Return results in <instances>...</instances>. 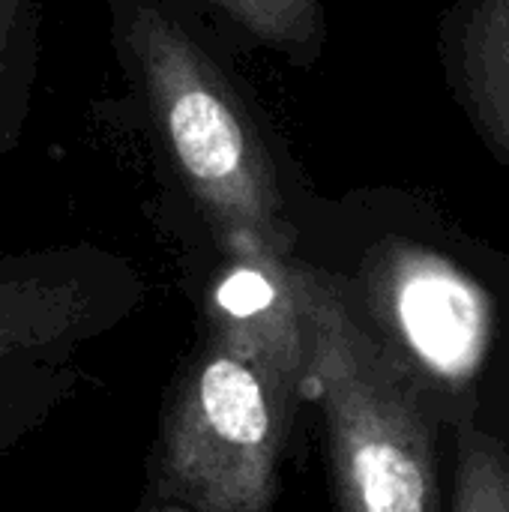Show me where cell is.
Masks as SVG:
<instances>
[{
    "mask_svg": "<svg viewBox=\"0 0 509 512\" xmlns=\"http://www.w3.org/2000/svg\"><path fill=\"white\" fill-rule=\"evenodd\" d=\"M108 6L117 57L183 186L231 240L249 237L285 255L291 234L276 168L243 93L174 0Z\"/></svg>",
    "mask_w": 509,
    "mask_h": 512,
    "instance_id": "1",
    "label": "cell"
},
{
    "mask_svg": "<svg viewBox=\"0 0 509 512\" xmlns=\"http://www.w3.org/2000/svg\"><path fill=\"white\" fill-rule=\"evenodd\" d=\"M291 273L342 512H441L432 435L411 378L357 324L327 276L309 267Z\"/></svg>",
    "mask_w": 509,
    "mask_h": 512,
    "instance_id": "2",
    "label": "cell"
},
{
    "mask_svg": "<svg viewBox=\"0 0 509 512\" xmlns=\"http://www.w3.org/2000/svg\"><path fill=\"white\" fill-rule=\"evenodd\" d=\"M285 432L267 384L216 348L171 408L162 474L192 510L267 512Z\"/></svg>",
    "mask_w": 509,
    "mask_h": 512,
    "instance_id": "3",
    "label": "cell"
},
{
    "mask_svg": "<svg viewBox=\"0 0 509 512\" xmlns=\"http://www.w3.org/2000/svg\"><path fill=\"white\" fill-rule=\"evenodd\" d=\"M375 306L432 378L465 384L486 360L492 315L483 288L447 258L393 246L372 273Z\"/></svg>",
    "mask_w": 509,
    "mask_h": 512,
    "instance_id": "4",
    "label": "cell"
},
{
    "mask_svg": "<svg viewBox=\"0 0 509 512\" xmlns=\"http://www.w3.org/2000/svg\"><path fill=\"white\" fill-rule=\"evenodd\" d=\"M231 261L213 288L216 348L246 363L270 390L291 426L309 378L306 324L294 273L282 255L258 240H231Z\"/></svg>",
    "mask_w": 509,
    "mask_h": 512,
    "instance_id": "5",
    "label": "cell"
},
{
    "mask_svg": "<svg viewBox=\"0 0 509 512\" xmlns=\"http://www.w3.org/2000/svg\"><path fill=\"white\" fill-rule=\"evenodd\" d=\"M105 273L90 249L0 258V372L42 366L81 342L102 306Z\"/></svg>",
    "mask_w": 509,
    "mask_h": 512,
    "instance_id": "6",
    "label": "cell"
},
{
    "mask_svg": "<svg viewBox=\"0 0 509 512\" xmlns=\"http://www.w3.org/2000/svg\"><path fill=\"white\" fill-rule=\"evenodd\" d=\"M42 66V3L0 0V153L21 144Z\"/></svg>",
    "mask_w": 509,
    "mask_h": 512,
    "instance_id": "7",
    "label": "cell"
},
{
    "mask_svg": "<svg viewBox=\"0 0 509 512\" xmlns=\"http://www.w3.org/2000/svg\"><path fill=\"white\" fill-rule=\"evenodd\" d=\"M465 78L480 114L509 138V0H480L465 30Z\"/></svg>",
    "mask_w": 509,
    "mask_h": 512,
    "instance_id": "8",
    "label": "cell"
},
{
    "mask_svg": "<svg viewBox=\"0 0 509 512\" xmlns=\"http://www.w3.org/2000/svg\"><path fill=\"white\" fill-rule=\"evenodd\" d=\"M252 36L276 48L309 45L321 21L318 0H210Z\"/></svg>",
    "mask_w": 509,
    "mask_h": 512,
    "instance_id": "9",
    "label": "cell"
},
{
    "mask_svg": "<svg viewBox=\"0 0 509 512\" xmlns=\"http://www.w3.org/2000/svg\"><path fill=\"white\" fill-rule=\"evenodd\" d=\"M456 512H509V465L501 450L486 441L465 450Z\"/></svg>",
    "mask_w": 509,
    "mask_h": 512,
    "instance_id": "10",
    "label": "cell"
},
{
    "mask_svg": "<svg viewBox=\"0 0 509 512\" xmlns=\"http://www.w3.org/2000/svg\"><path fill=\"white\" fill-rule=\"evenodd\" d=\"M150 512H192V510H189V507H174V504H171V507H156V510H150Z\"/></svg>",
    "mask_w": 509,
    "mask_h": 512,
    "instance_id": "11",
    "label": "cell"
}]
</instances>
